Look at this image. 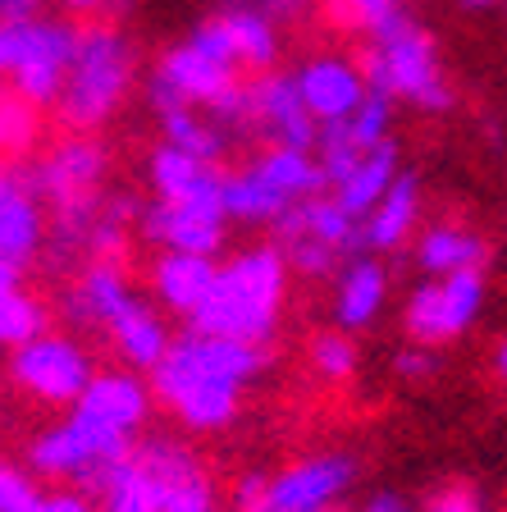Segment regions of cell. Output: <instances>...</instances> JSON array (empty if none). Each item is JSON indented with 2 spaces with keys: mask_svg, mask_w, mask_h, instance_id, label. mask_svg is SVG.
Segmentation results:
<instances>
[{
  "mask_svg": "<svg viewBox=\"0 0 507 512\" xmlns=\"http://www.w3.org/2000/svg\"><path fill=\"white\" fill-rule=\"evenodd\" d=\"M270 366L265 343L183 330L151 371V394L179 426L224 430L243 407V389Z\"/></svg>",
  "mask_w": 507,
  "mask_h": 512,
  "instance_id": "1",
  "label": "cell"
},
{
  "mask_svg": "<svg viewBox=\"0 0 507 512\" xmlns=\"http://www.w3.org/2000/svg\"><path fill=\"white\" fill-rule=\"evenodd\" d=\"M288 261L275 243H256L247 252H238L233 261H224L215 275L211 293L197 311L188 316L192 330L201 334H224V339L243 343H270L284 311L288 293Z\"/></svg>",
  "mask_w": 507,
  "mask_h": 512,
  "instance_id": "2",
  "label": "cell"
},
{
  "mask_svg": "<svg viewBox=\"0 0 507 512\" xmlns=\"http://www.w3.org/2000/svg\"><path fill=\"white\" fill-rule=\"evenodd\" d=\"M370 46L361 51V74L370 92H384L393 101H412L425 115H444L453 110V83L444 74L439 46L434 37L412 19L407 10H393L384 23L366 32Z\"/></svg>",
  "mask_w": 507,
  "mask_h": 512,
  "instance_id": "3",
  "label": "cell"
},
{
  "mask_svg": "<svg viewBox=\"0 0 507 512\" xmlns=\"http://www.w3.org/2000/svg\"><path fill=\"white\" fill-rule=\"evenodd\" d=\"M133 78H138V55H133V42L124 32L115 23L83 28L60 101L51 106L64 133H96L101 124H110L133 92Z\"/></svg>",
  "mask_w": 507,
  "mask_h": 512,
  "instance_id": "4",
  "label": "cell"
},
{
  "mask_svg": "<svg viewBox=\"0 0 507 512\" xmlns=\"http://www.w3.org/2000/svg\"><path fill=\"white\" fill-rule=\"evenodd\" d=\"M325 170L307 147H265L243 170L224 174V211L238 224H275L302 197L325 192Z\"/></svg>",
  "mask_w": 507,
  "mask_h": 512,
  "instance_id": "5",
  "label": "cell"
},
{
  "mask_svg": "<svg viewBox=\"0 0 507 512\" xmlns=\"http://www.w3.org/2000/svg\"><path fill=\"white\" fill-rule=\"evenodd\" d=\"M78 32L83 28H74L69 19H46V14L0 23V74L10 78V92L51 110L74 64Z\"/></svg>",
  "mask_w": 507,
  "mask_h": 512,
  "instance_id": "6",
  "label": "cell"
},
{
  "mask_svg": "<svg viewBox=\"0 0 507 512\" xmlns=\"http://www.w3.org/2000/svg\"><path fill=\"white\" fill-rule=\"evenodd\" d=\"M128 453H133V435L78 412V407H69L64 421L46 426L42 435H32L28 467L46 480H69L74 490L96 494V485L106 480V471L115 467V462H124Z\"/></svg>",
  "mask_w": 507,
  "mask_h": 512,
  "instance_id": "7",
  "label": "cell"
},
{
  "mask_svg": "<svg viewBox=\"0 0 507 512\" xmlns=\"http://www.w3.org/2000/svg\"><path fill=\"white\" fill-rule=\"evenodd\" d=\"M357 224L361 220L338 202L334 192H316V197H302L297 206H288L270 229H275V247L284 252V261L297 275L325 279L343 261L361 256Z\"/></svg>",
  "mask_w": 507,
  "mask_h": 512,
  "instance_id": "8",
  "label": "cell"
},
{
  "mask_svg": "<svg viewBox=\"0 0 507 512\" xmlns=\"http://www.w3.org/2000/svg\"><path fill=\"white\" fill-rule=\"evenodd\" d=\"M485 307V275L480 270H457V275H430L402 307V330L412 343L439 348V343L462 339L476 325Z\"/></svg>",
  "mask_w": 507,
  "mask_h": 512,
  "instance_id": "9",
  "label": "cell"
},
{
  "mask_svg": "<svg viewBox=\"0 0 507 512\" xmlns=\"http://www.w3.org/2000/svg\"><path fill=\"white\" fill-rule=\"evenodd\" d=\"M10 375L23 394H32L37 403H55V407H74L83 398V389L92 384L96 366L87 357V348L74 334H37L32 343L14 348L10 357Z\"/></svg>",
  "mask_w": 507,
  "mask_h": 512,
  "instance_id": "10",
  "label": "cell"
},
{
  "mask_svg": "<svg viewBox=\"0 0 507 512\" xmlns=\"http://www.w3.org/2000/svg\"><path fill=\"white\" fill-rule=\"evenodd\" d=\"M238 83H243V78H238L233 64L206 55L197 42H179L160 55L156 74L147 78V101L156 115H169V110H183V106L211 110L215 101H220L224 92H233Z\"/></svg>",
  "mask_w": 507,
  "mask_h": 512,
  "instance_id": "11",
  "label": "cell"
},
{
  "mask_svg": "<svg viewBox=\"0 0 507 512\" xmlns=\"http://www.w3.org/2000/svg\"><path fill=\"white\" fill-rule=\"evenodd\" d=\"M224 179L215 188L197 192V197H183V202H151L142 206L138 229L147 243H156L160 252H201V256H220L224 247Z\"/></svg>",
  "mask_w": 507,
  "mask_h": 512,
  "instance_id": "12",
  "label": "cell"
},
{
  "mask_svg": "<svg viewBox=\"0 0 507 512\" xmlns=\"http://www.w3.org/2000/svg\"><path fill=\"white\" fill-rule=\"evenodd\" d=\"M106 174H110V151L101 147L92 133H64L60 142H51V147L28 165V179H32V188H37V197L46 202V211L101 197Z\"/></svg>",
  "mask_w": 507,
  "mask_h": 512,
  "instance_id": "13",
  "label": "cell"
},
{
  "mask_svg": "<svg viewBox=\"0 0 507 512\" xmlns=\"http://www.w3.org/2000/svg\"><path fill=\"white\" fill-rule=\"evenodd\" d=\"M133 462L151 480V490H156L165 512H220L211 476H206L201 458L188 444L169 435H147L142 444H133Z\"/></svg>",
  "mask_w": 507,
  "mask_h": 512,
  "instance_id": "14",
  "label": "cell"
},
{
  "mask_svg": "<svg viewBox=\"0 0 507 512\" xmlns=\"http://www.w3.org/2000/svg\"><path fill=\"white\" fill-rule=\"evenodd\" d=\"M357 458L352 453H316L270 476L265 512H334V503L352 490Z\"/></svg>",
  "mask_w": 507,
  "mask_h": 512,
  "instance_id": "15",
  "label": "cell"
},
{
  "mask_svg": "<svg viewBox=\"0 0 507 512\" xmlns=\"http://www.w3.org/2000/svg\"><path fill=\"white\" fill-rule=\"evenodd\" d=\"M51 211L28 179V165L0 160V256L14 266H32L46 252Z\"/></svg>",
  "mask_w": 507,
  "mask_h": 512,
  "instance_id": "16",
  "label": "cell"
},
{
  "mask_svg": "<svg viewBox=\"0 0 507 512\" xmlns=\"http://www.w3.org/2000/svg\"><path fill=\"white\" fill-rule=\"evenodd\" d=\"M389 133H393V96H384V92H370L348 119L320 124L316 160H320V170H325L329 188H338V183L348 179L366 151L389 142Z\"/></svg>",
  "mask_w": 507,
  "mask_h": 512,
  "instance_id": "17",
  "label": "cell"
},
{
  "mask_svg": "<svg viewBox=\"0 0 507 512\" xmlns=\"http://www.w3.org/2000/svg\"><path fill=\"white\" fill-rule=\"evenodd\" d=\"M252 92V133L265 138L270 147H307L316 151L320 124L307 110L302 92H297L293 74H279V69H265L247 83Z\"/></svg>",
  "mask_w": 507,
  "mask_h": 512,
  "instance_id": "18",
  "label": "cell"
},
{
  "mask_svg": "<svg viewBox=\"0 0 507 512\" xmlns=\"http://www.w3.org/2000/svg\"><path fill=\"white\" fill-rule=\"evenodd\" d=\"M293 78H297V92H302L307 110L316 115V124L348 119L370 96V83H366V74H361V64L348 60V55H334V51H320V55H311V60H302L293 69Z\"/></svg>",
  "mask_w": 507,
  "mask_h": 512,
  "instance_id": "19",
  "label": "cell"
},
{
  "mask_svg": "<svg viewBox=\"0 0 507 512\" xmlns=\"http://www.w3.org/2000/svg\"><path fill=\"white\" fill-rule=\"evenodd\" d=\"M151 403H156L151 380H142L133 371H96L74 407L96 416V421H106V426L124 430V435H138L142 421L151 416Z\"/></svg>",
  "mask_w": 507,
  "mask_h": 512,
  "instance_id": "20",
  "label": "cell"
},
{
  "mask_svg": "<svg viewBox=\"0 0 507 512\" xmlns=\"http://www.w3.org/2000/svg\"><path fill=\"white\" fill-rule=\"evenodd\" d=\"M106 334H110V343H115V352L124 357L128 371H142V375L156 371L160 357H165L169 343H174L165 316H160L147 298H138V293L115 311V320L106 325Z\"/></svg>",
  "mask_w": 507,
  "mask_h": 512,
  "instance_id": "21",
  "label": "cell"
},
{
  "mask_svg": "<svg viewBox=\"0 0 507 512\" xmlns=\"http://www.w3.org/2000/svg\"><path fill=\"white\" fill-rule=\"evenodd\" d=\"M416 220H421V183H416V174H398V183L361 215V224H357L361 256H380V252L402 247L412 238Z\"/></svg>",
  "mask_w": 507,
  "mask_h": 512,
  "instance_id": "22",
  "label": "cell"
},
{
  "mask_svg": "<svg viewBox=\"0 0 507 512\" xmlns=\"http://www.w3.org/2000/svg\"><path fill=\"white\" fill-rule=\"evenodd\" d=\"M215 275H220L215 256H201V252H160L156 261H151V293H156V302L165 311H174V316L188 320L192 311L206 302Z\"/></svg>",
  "mask_w": 507,
  "mask_h": 512,
  "instance_id": "23",
  "label": "cell"
},
{
  "mask_svg": "<svg viewBox=\"0 0 507 512\" xmlns=\"http://www.w3.org/2000/svg\"><path fill=\"white\" fill-rule=\"evenodd\" d=\"M128 298H133V284H128L119 261H87L83 275L74 279V288L64 293V316L74 320V325L106 330Z\"/></svg>",
  "mask_w": 507,
  "mask_h": 512,
  "instance_id": "24",
  "label": "cell"
},
{
  "mask_svg": "<svg viewBox=\"0 0 507 512\" xmlns=\"http://www.w3.org/2000/svg\"><path fill=\"white\" fill-rule=\"evenodd\" d=\"M389 302V270L375 256H352L334 288V320L338 330H366Z\"/></svg>",
  "mask_w": 507,
  "mask_h": 512,
  "instance_id": "25",
  "label": "cell"
},
{
  "mask_svg": "<svg viewBox=\"0 0 507 512\" xmlns=\"http://www.w3.org/2000/svg\"><path fill=\"white\" fill-rule=\"evenodd\" d=\"M220 28L229 37V51H233V64L247 69V74H265V69H275L279 60V23L270 14L252 10L243 0H229L220 14Z\"/></svg>",
  "mask_w": 507,
  "mask_h": 512,
  "instance_id": "26",
  "label": "cell"
},
{
  "mask_svg": "<svg viewBox=\"0 0 507 512\" xmlns=\"http://www.w3.org/2000/svg\"><path fill=\"white\" fill-rule=\"evenodd\" d=\"M147 179L160 202H183V197H197V192L215 188L224 174H220V165H206L192 151L174 147V142H160L147 160Z\"/></svg>",
  "mask_w": 507,
  "mask_h": 512,
  "instance_id": "27",
  "label": "cell"
},
{
  "mask_svg": "<svg viewBox=\"0 0 507 512\" xmlns=\"http://www.w3.org/2000/svg\"><path fill=\"white\" fill-rule=\"evenodd\" d=\"M416 266L425 275H457V270H480L485 266V238L462 229V224L444 220L421 229L416 238Z\"/></svg>",
  "mask_w": 507,
  "mask_h": 512,
  "instance_id": "28",
  "label": "cell"
},
{
  "mask_svg": "<svg viewBox=\"0 0 507 512\" xmlns=\"http://www.w3.org/2000/svg\"><path fill=\"white\" fill-rule=\"evenodd\" d=\"M398 174H402V170H398V147H393V138H389V142H380L375 151H366V156L357 160V170H352L348 179L338 183L334 197L361 220V215H366L370 206L380 202L384 192L398 183Z\"/></svg>",
  "mask_w": 507,
  "mask_h": 512,
  "instance_id": "29",
  "label": "cell"
},
{
  "mask_svg": "<svg viewBox=\"0 0 507 512\" xmlns=\"http://www.w3.org/2000/svg\"><path fill=\"white\" fill-rule=\"evenodd\" d=\"M160 128H165V142H174V147L192 151V156L206 160V165H220L224 151H229V142H233L211 115H197L192 106L160 115Z\"/></svg>",
  "mask_w": 507,
  "mask_h": 512,
  "instance_id": "30",
  "label": "cell"
},
{
  "mask_svg": "<svg viewBox=\"0 0 507 512\" xmlns=\"http://www.w3.org/2000/svg\"><path fill=\"white\" fill-rule=\"evenodd\" d=\"M92 499L101 503V512H165L156 490H151V480L142 476V467L133 462V453L106 471V480L96 485Z\"/></svg>",
  "mask_w": 507,
  "mask_h": 512,
  "instance_id": "31",
  "label": "cell"
},
{
  "mask_svg": "<svg viewBox=\"0 0 507 512\" xmlns=\"http://www.w3.org/2000/svg\"><path fill=\"white\" fill-rule=\"evenodd\" d=\"M51 330V311L42 298H32L28 288H10L0 293V348H23L37 334Z\"/></svg>",
  "mask_w": 507,
  "mask_h": 512,
  "instance_id": "32",
  "label": "cell"
},
{
  "mask_svg": "<svg viewBox=\"0 0 507 512\" xmlns=\"http://www.w3.org/2000/svg\"><path fill=\"white\" fill-rule=\"evenodd\" d=\"M37 133H42V106H32L19 92H0V160L28 156Z\"/></svg>",
  "mask_w": 507,
  "mask_h": 512,
  "instance_id": "33",
  "label": "cell"
},
{
  "mask_svg": "<svg viewBox=\"0 0 507 512\" xmlns=\"http://www.w3.org/2000/svg\"><path fill=\"white\" fill-rule=\"evenodd\" d=\"M311 371L329 384H348L352 375H357V343L338 330L316 334V339H311Z\"/></svg>",
  "mask_w": 507,
  "mask_h": 512,
  "instance_id": "34",
  "label": "cell"
},
{
  "mask_svg": "<svg viewBox=\"0 0 507 512\" xmlns=\"http://www.w3.org/2000/svg\"><path fill=\"white\" fill-rule=\"evenodd\" d=\"M393 10H402L398 0H325V14L348 32H370L375 23H384Z\"/></svg>",
  "mask_w": 507,
  "mask_h": 512,
  "instance_id": "35",
  "label": "cell"
},
{
  "mask_svg": "<svg viewBox=\"0 0 507 512\" xmlns=\"http://www.w3.org/2000/svg\"><path fill=\"white\" fill-rule=\"evenodd\" d=\"M32 476H37V471H23V467L0 458V512H37L42 485Z\"/></svg>",
  "mask_w": 507,
  "mask_h": 512,
  "instance_id": "36",
  "label": "cell"
},
{
  "mask_svg": "<svg viewBox=\"0 0 507 512\" xmlns=\"http://www.w3.org/2000/svg\"><path fill=\"white\" fill-rule=\"evenodd\" d=\"M393 371H398L402 380H430V375L439 371V357H434V348H425V343H407V348L393 352Z\"/></svg>",
  "mask_w": 507,
  "mask_h": 512,
  "instance_id": "37",
  "label": "cell"
},
{
  "mask_svg": "<svg viewBox=\"0 0 507 512\" xmlns=\"http://www.w3.org/2000/svg\"><path fill=\"white\" fill-rule=\"evenodd\" d=\"M265 499H270V476L265 471H247L233 485V512H265Z\"/></svg>",
  "mask_w": 507,
  "mask_h": 512,
  "instance_id": "38",
  "label": "cell"
},
{
  "mask_svg": "<svg viewBox=\"0 0 507 512\" xmlns=\"http://www.w3.org/2000/svg\"><path fill=\"white\" fill-rule=\"evenodd\" d=\"M425 512H485V499L471 485H444V490L425 503Z\"/></svg>",
  "mask_w": 507,
  "mask_h": 512,
  "instance_id": "39",
  "label": "cell"
},
{
  "mask_svg": "<svg viewBox=\"0 0 507 512\" xmlns=\"http://www.w3.org/2000/svg\"><path fill=\"white\" fill-rule=\"evenodd\" d=\"M37 512H101V503L92 499L87 490H55V494H42V503H37Z\"/></svg>",
  "mask_w": 507,
  "mask_h": 512,
  "instance_id": "40",
  "label": "cell"
},
{
  "mask_svg": "<svg viewBox=\"0 0 507 512\" xmlns=\"http://www.w3.org/2000/svg\"><path fill=\"white\" fill-rule=\"evenodd\" d=\"M243 5H252V10L270 14L275 23H293V19H302V14H307L316 0H243Z\"/></svg>",
  "mask_w": 507,
  "mask_h": 512,
  "instance_id": "41",
  "label": "cell"
},
{
  "mask_svg": "<svg viewBox=\"0 0 507 512\" xmlns=\"http://www.w3.org/2000/svg\"><path fill=\"white\" fill-rule=\"evenodd\" d=\"M361 512H412V503L402 494H375V499L361 503Z\"/></svg>",
  "mask_w": 507,
  "mask_h": 512,
  "instance_id": "42",
  "label": "cell"
},
{
  "mask_svg": "<svg viewBox=\"0 0 507 512\" xmlns=\"http://www.w3.org/2000/svg\"><path fill=\"white\" fill-rule=\"evenodd\" d=\"M23 14H37V0H0V23L23 19Z\"/></svg>",
  "mask_w": 507,
  "mask_h": 512,
  "instance_id": "43",
  "label": "cell"
},
{
  "mask_svg": "<svg viewBox=\"0 0 507 512\" xmlns=\"http://www.w3.org/2000/svg\"><path fill=\"white\" fill-rule=\"evenodd\" d=\"M19 279H23V266H14V261H5V256H0V293L19 288Z\"/></svg>",
  "mask_w": 507,
  "mask_h": 512,
  "instance_id": "44",
  "label": "cell"
},
{
  "mask_svg": "<svg viewBox=\"0 0 507 512\" xmlns=\"http://www.w3.org/2000/svg\"><path fill=\"white\" fill-rule=\"evenodd\" d=\"M55 5H64L69 14H96V10H106V0H55Z\"/></svg>",
  "mask_w": 507,
  "mask_h": 512,
  "instance_id": "45",
  "label": "cell"
},
{
  "mask_svg": "<svg viewBox=\"0 0 507 512\" xmlns=\"http://www.w3.org/2000/svg\"><path fill=\"white\" fill-rule=\"evenodd\" d=\"M457 5H462L466 14H489V10H498L503 0H457Z\"/></svg>",
  "mask_w": 507,
  "mask_h": 512,
  "instance_id": "46",
  "label": "cell"
},
{
  "mask_svg": "<svg viewBox=\"0 0 507 512\" xmlns=\"http://www.w3.org/2000/svg\"><path fill=\"white\" fill-rule=\"evenodd\" d=\"M494 371H498V380L507 384V339H503V343H498V348H494Z\"/></svg>",
  "mask_w": 507,
  "mask_h": 512,
  "instance_id": "47",
  "label": "cell"
}]
</instances>
